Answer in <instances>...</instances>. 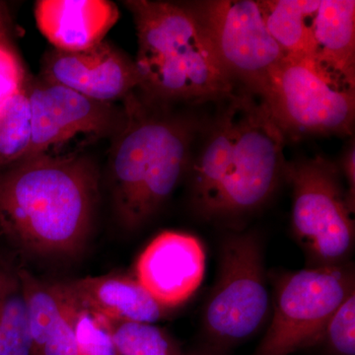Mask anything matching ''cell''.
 <instances>
[{"label": "cell", "mask_w": 355, "mask_h": 355, "mask_svg": "<svg viewBox=\"0 0 355 355\" xmlns=\"http://www.w3.org/2000/svg\"><path fill=\"white\" fill-rule=\"evenodd\" d=\"M209 125L191 170L196 209L207 218L249 214L265 205L284 178L286 137L258 96L228 98Z\"/></svg>", "instance_id": "6da1fadb"}, {"label": "cell", "mask_w": 355, "mask_h": 355, "mask_svg": "<svg viewBox=\"0 0 355 355\" xmlns=\"http://www.w3.org/2000/svg\"><path fill=\"white\" fill-rule=\"evenodd\" d=\"M98 193L85 156L23 159L0 170V227L33 254H73L87 240Z\"/></svg>", "instance_id": "7a4b0ae2"}, {"label": "cell", "mask_w": 355, "mask_h": 355, "mask_svg": "<svg viewBox=\"0 0 355 355\" xmlns=\"http://www.w3.org/2000/svg\"><path fill=\"white\" fill-rule=\"evenodd\" d=\"M116 132L109 170L114 209L128 229L141 226L170 197L191 165V146L202 123L154 110L132 93Z\"/></svg>", "instance_id": "3957f363"}, {"label": "cell", "mask_w": 355, "mask_h": 355, "mask_svg": "<svg viewBox=\"0 0 355 355\" xmlns=\"http://www.w3.org/2000/svg\"><path fill=\"white\" fill-rule=\"evenodd\" d=\"M137 29L135 60L147 99L203 102L234 94L232 79L219 64L188 3L128 0Z\"/></svg>", "instance_id": "277c9868"}, {"label": "cell", "mask_w": 355, "mask_h": 355, "mask_svg": "<svg viewBox=\"0 0 355 355\" xmlns=\"http://www.w3.org/2000/svg\"><path fill=\"white\" fill-rule=\"evenodd\" d=\"M257 96L286 139L343 137L354 130V88L338 81L313 58L284 57Z\"/></svg>", "instance_id": "5b68a950"}, {"label": "cell", "mask_w": 355, "mask_h": 355, "mask_svg": "<svg viewBox=\"0 0 355 355\" xmlns=\"http://www.w3.org/2000/svg\"><path fill=\"white\" fill-rule=\"evenodd\" d=\"M292 188V227L320 266L342 265L354 245V203L340 171L321 156L287 162Z\"/></svg>", "instance_id": "8992f818"}, {"label": "cell", "mask_w": 355, "mask_h": 355, "mask_svg": "<svg viewBox=\"0 0 355 355\" xmlns=\"http://www.w3.org/2000/svg\"><path fill=\"white\" fill-rule=\"evenodd\" d=\"M270 307L261 242L251 233L230 236L203 311L205 334L217 345L241 343L261 330Z\"/></svg>", "instance_id": "52a82bcc"}, {"label": "cell", "mask_w": 355, "mask_h": 355, "mask_svg": "<svg viewBox=\"0 0 355 355\" xmlns=\"http://www.w3.org/2000/svg\"><path fill=\"white\" fill-rule=\"evenodd\" d=\"M354 291V272L343 263L286 275L256 355H291L320 342L329 320Z\"/></svg>", "instance_id": "ba28073f"}, {"label": "cell", "mask_w": 355, "mask_h": 355, "mask_svg": "<svg viewBox=\"0 0 355 355\" xmlns=\"http://www.w3.org/2000/svg\"><path fill=\"white\" fill-rule=\"evenodd\" d=\"M207 35L219 64L233 83L258 95L284 60V51L266 25L260 1L207 0L187 2Z\"/></svg>", "instance_id": "9c48e42d"}, {"label": "cell", "mask_w": 355, "mask_h": 355, "mask_svg": "<svg viewBox=\"0 0 355 355\" xmlns=\"http://www.w3.org/2000/svg\"><path fill=\"white\" fill-rule=\"evenodd\" d=\"M25 88L32 113L31 147L26 158L46 153L78 135L116 133L125 119L123 110L113 104L93 101L43 79L27 77Z\"/></svg>", "instance_id": "30bf717a"}, {"label": "cell", "mask_w": 355, "mask_h": 355, "mask_svg": "<svg viewBox=\"0 0 355 355\" xmlns=\"http://www.w3.org/2000/svg\"><path fill=\"white\" fill-rule=\"evenodd\" d=\"M41 79L105 104L123 101L141 84L135 60L106 41L84 51H46Z\"/></svg>", "instance_id": "8fae6325"}, {"label": "cell", "mask_w": 355, "mask_h": 355, "mask_svg": "<svg viewBox=\"0 0 355 355\" xmlns=\"http://www.w3.org/2000/svg\"><path fill=\"white\" fill-rule=\"evenodd\" d=\"M205 254L197 238L166 231L147 245L135 266L137 282L166 309L184 304L202 284Z\"/></svg>", "instance_id": "7c38bea8"}, {"label": "cell", "mask_w": 355, "mask_h": 355, "mask_svg": "<svg viewBox=\"0 0 355 355\" xmlns=\"http://www.w3.org/2000/svg\"><path fill=\"white\" fill-rule=\"evenodd\" d=\"M34 14L44 38L64 51L102 43L120 18L118 6L108 0H39Z\"/></svg>", "instance_id": "4fadbf2b"}, {"label": "cell", "mask_w": 355, "mask_h": 355, "mask_svg": "<svg viewBox=\"0 0 355 355\" xmlns=\"http://www.w3.org/2000/svg\"><path fill=\"white\" fill-rule=\"evenodd\" d=\"M60 284L77 305L112 321L154 324L168 313L137 279L128 275L110 273Z\"/></svg>", "instance_id": "5bb4252c"}, {"label": "cell", "mask_w": 355, "mask_h": 355, "mask_svg": "<svg viewBox=\"0 0 355 355\" xmlns=\"http://www.w3.org/2000/svg\"><path fill=\"white\" fill-rule=\"evenodd\" d=\"M313 60L338 81L355 87V1L321 0L313 19Z\"/></svg>", "instance_id": "9a60e30c"}, {"label": "cell", "mask_w": 355, "mask_h": 355, "mask_svg": "<svg viewBox=\"0 0 355 355\" xmlns=\"http://www.w3.org/2000/svg\"><path fill=\"white\" fill-rule=\"evenodd\" d=\"M321 0L260 1L266 25L286 57L313 58V19Z\"/></svg>", "instance_id": "2e32d148"}, {"label": "cell", "mask_w": 355, "mask_h": 355, "mask_svg": "<svg viewBox=\"0 0 355 355\" xmlns=\"http://www.w3.org/2000/svg\"><path fill=\"white\" fill-rule=\"evenodd\" d=\"M0 355H34L22 284L8 270H0Z\"/></svg>", "instance_id": "e0dca14e"}, {"label": "cell", "mask_w": 355, "mask_h": 355, "mask_svg": "<svg viewBox=\"0 0 355 355\" xmlns=\"http://www.w3.org/2000/svg\"><path fill=\"white\" fill-rule=\"evenodd\" d=\"M31 141V107L24 87L0 109V169L26 158Z\"/></svg>", "instance_id": "ac0fdd59"}, {"label": "cell", "mask_w": 355, "mask_h": 355, "mask_svg": "<svg viewBox=\"0 0 355 355\" xmlns=\"http://www.w3.org/2000/svg\"><path fill=\"white\" fill-rule=\"evenodd\" d=\"M112 323L119 355H184L171 336L154 324Z\"/></svg>", "instance_id": "d6986e66"}, {"label": "cell", "mask_w": 355, "mask_h": 355, "mask_svg": "<svg viewBox=\"0 0 355 355\" xmlns=\"http://www.w3.org/2000/svg\"><path fill=\"white\" fill-rule=\"evenodd\" d=\"M67 297L71 303L72 327L83 354L119 355L111 320L96 311L77 305L69 295Z\"/></svg>", "instance_id": "ffe728a7"}, {"label": "cell", "mask_w": 355, "mask_h": 355, "mask_svg": "<svg viewBox=\"0 0 355 355\" xmlns=\"http://www.w3.org/2000/svg\"><path fill=\"white\" fill-rule=\"evenodd\" d=\"M320 340L335 355H355V291L334 313Z\"/></svg>", "instance_id": "44dd1931"}, {"label": "cell", "mask_w": 355, "mask_h": 355, "mask_svg": "<svg viewBox=\"0 0 355 355\" xmlns=\"http://www.w3.org/2000/svg\"><path fill=\"white\" fill-rule=\"evenodd\" d=\"M64 293L65 301L62 314L34 345V355H84L72 327L71 303L64 291Z\"/></svg>", "instance_id": "7402d4cb"}, {"label": "cell", "mask_w": 355, "mask_h": 355, "mask_svg": "<svg viewBox=\"0 0 355 355\" xmlns=\"http://www.w3.org/2000/svg\"><path fill=\"white\" fill-rule=\"evenodd\" d=\"M27 76L15 51L0 50V109L25 87Z\"/></svg>", "instance_id": "603a6c76"}, {"label": "cell", "mask_w": 355, "mask_h": 355, "mask_svg": "<svg viewBox=\"0 0 355 355\" xmlns=\"http://www.w3.org/2000/svg\"><path fill=\"white\" fill-rule=\"evenodd\" d=\"M343 171L345 177L347 178L349 188L347 189V196L350 202L354 203L355 198V151L354 144L349 147L345 151L343 159Z\"/></svg>", "instance_id": "cb8c5ba5"}, {"label": "cell", "mask_w": 355, "mask_h": 355, "mask_svg": "<svg viewBox=\"0 0 355 355\" xmlns=\"http://www.w3.org/2000/svg\"><path fill=\"white\" fill-rule=\"evenodd\" d=\"M0 50L14 51L10 34H9L8 21L2 10L1 6H0Z\"/></svg>", "instance_id": "d4e9b609"}, {"label": "cell", "mask_w": 355, "mask_h": 355, "mask_svg": "<svg viewBox=\"0 0 355 355\" xmlns=\"http://www.w3.org/2000/svg\"><path fill=\"white\" fill-rule=\"evenodd\" d=\"M191 355H219L216 354H205V352H202V354H191Z\"/></svg>", "instance_id": "484cf974"}]
</instances>
